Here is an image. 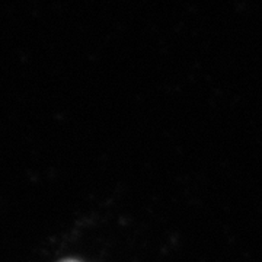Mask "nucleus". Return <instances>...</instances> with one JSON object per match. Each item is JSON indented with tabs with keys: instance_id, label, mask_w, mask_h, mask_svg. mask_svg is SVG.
I'll list each match as a JSON object with an SVG mask.
<instances>
[{
	"instance_id": "f257e3e1",
	"label": "nucleus",
	"mask_w": 262,
	"mask_h": 262,
	"mask_svg": "<svg viewBox=\"0 0 262 262\" xmlns=\"http://www.w3.org/2000/svg\"><path fill=\"white\" fill-rule=\"evenodd\" d=\"M61 262H79V261H76V259H64V261H61Z\"/></svg>"
}]
</instances>
